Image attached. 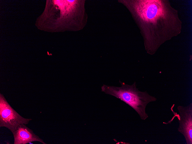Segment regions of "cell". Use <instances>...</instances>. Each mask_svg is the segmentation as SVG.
<instances>
[{
  "instance_id": "cell-1",
  "label": "cell",
  "mask_w": 192,
  "mask_h": 144,
  "mask_svg": "<svg viewBox=\"0 0 192 144\" xmlns=\"http://www.w3.org/2000/svg\"><path fill=\"white\" fill-rule=\"evenodd\" d=\"M131 1L135 13L146 27L145 44L148 53L154 54L162 44L181 33L182 22L169 1Z\"/></svg>"
},
{
  "instance_id": "cell-3",
  "label": "cell",
  "mask_w": 192,
  "mask_h": 144,
  "mask_svg": "<svg viewBox=\"0 0 192 144\" xmlns=\"http://www.w3.org/2000/svg\"><path fill=\"white\" fill-rule=\"evenodd\" d=\"M32 120L24 118L15 111L7 102L3 96H0V127L7 128L12 133L20 124H28Z\"/></svg>"
},
{
  "instance_id": "cell-4",
  "label": "cell",
  "mask_w": 192,
  "mask_h": 144,
  "mask_svg": "<svg viewBox=\"0 0 192 144\" xmlns=\"http://www.w3.org/2000/svg\"><path fill=\"white\" fill-rule=\"evenodd\" d=\"M177 109L178 113L171 110L178 119V131L184 136L187 144H192V104L185 106L179 105Z\"/></svg>"
},
{
  "instance_id": "cell-2",
  "label": "cell",
  "mask_w": 192,
  "mask_h": 144,
  "mask_svg": "<svg viewBox=\"0 0 192 144\" xmlns=\"http://www.w3.org/2000/svg\"><path fill=\"white\" fill-rule=\"evenodd\" d=\"M119 82L121 85L120 87L103 85L101 87V91L123 101L133 109L141 120H145L149 117L145 111L147 105L150 102L156 101L157 98L146 91L139 90L135 82L131 85L122 82L120 80Z\"/></svg>"
},
{
  "instance_id": "cell-5",
  "label": "cell",
  "mask_w": 192,
  "mask_h": 144,
  "mask_svg": "<svg viewBox=\"0 0 192 144\" xmlns=\"http://www.w3.org/2000/svg\"><path fill=\"white\" fill-rule=\"evenodd\" d=\"M26 125H19L12 133L14 138V144H26L34 141L46 144Z\"/></svg>"
}]
</instances>
